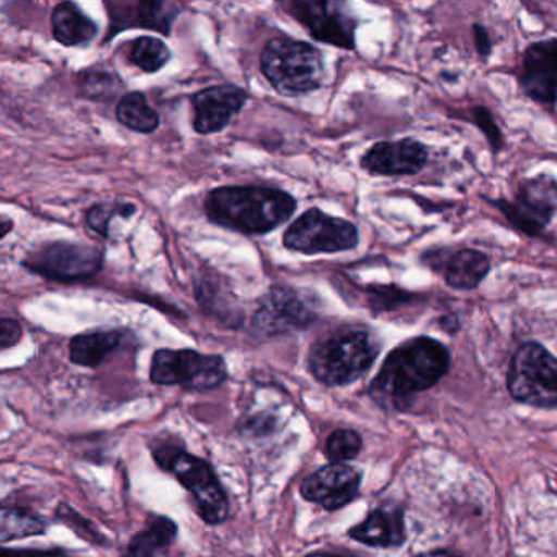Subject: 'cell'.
Wrapping results in <instances>:
<instances>
[{"instance_id": "6da1fadb", "label": "cell", "mask_w": 557, "mask_h": 557, "mask_svg": "<svg viewBox=\"0 0 557 557\" xmlns=\"http://www.w3.org/2000/svg\"><path fill=\"white\" fill-rule=\"evenodd\" d=\"M451 357L442 342L416 337L394 348L370 386V396L384 409H406L407 400L435 386L448 373Z\"/></svg>"}, {"instance_id": "7a4b0ae2", "label": "cell", "mask_w": 557, "mask_h": 557, "mask_svg": "<svg viewBox=\"0 0 557 557\" xmlns=\"http://www.w3.org/2000/svg\"><path fill=\"white\" fill-rule=\"evenodd\" d=\"M295 198L285 190L259 185L214 188L205 200V213L216 226L246 236H263L293 216Z\"/></svg>"}, {"instance_id": "3957f363", "label": "cell", "mask_w": 557, "mask_h": 557, "mask_svg": "<svg viewBox=\"0 0 557 557\" xmlns=\"http://www.w3.org/2000/svg\"><path fill=\"white\" fill-rule=\"evenodd\" d=\"M380 351V341L370 329L342 325L312 345L309 370L325 386H347L373 367Z\"/></svg>"}, {"instance_id": "277c9868", "label": "cell", "mask_w": 557, "mask_h": 557, "mask_svg": "<svg viewBox=\"0 0 557 557\" xmlns=\"http://www.w3.org/2000/svg\"><path fill=\"white\" fill-rule=\"evenodd\" d=\"M260 71L280 96H306L324 83V58L314 45L272 38L260 54Z\"/></svg>"}, {"instance_id": "5b68a950", "label": "cell", "mask_w": 557, "mask_h": 557, "mask_svg": "<svg viewBox=\"0 0 557 557\" xmlns=\"http://www.w3.org/2000/svg\"><path fill=\"white\" fill-rule=\"evenodd\" d=\"M156 462L190 491L197 510L208 524H221L230 515V500L214 469L181 446L162 445L152 451Z\"/></svg>"}, {"instance_id": "8992f818", "label": "cell", "mask_w": 557, "mask_h": 557, "mask_svg": "<svg viewBox=\"0 0 557 557\" xmlns=\"http://www.w3.org/2000/svg\"><path fill=\"white\" fill-rule=\"evenodd\" d=\"M507 387L518 403L557 409V358L537 342L520 345L508 367Z\"/></svg>"}, {"instance_id": "52a82bcc", "label": "cell", "mask_w": 557, "mask_h": 557, "mask_svg": "<svg viewBox=\"0 0 557 557\" xmlns=\"http://www.w3.org/2000/svg\"><path fill=\"white\" fill-rule=\"evenodd\" d=\"M106 256L89 244L50 240L27 253L22 265L50 282L79 283L99 275Z\"/></svg>"}, {"instance_id": "ba28073f", "label": "cell", "mask_w": 557, "mask_h": 557, "mask_svg": "<svg viewBox=\"0 0 557 557\" xmlns=\"http://www.w3.org/2000/svg\"><path fill=\"white\" fill-rule=\"evenodd\" d=\"M149 376L159 386H182L187 391L203 393L216 389L226 381L227 367L220 355L161 348L152 355Z\"/></svg>"}, {"instance_id": "9c48e42d", "label": "cell", "mask_w": 557, "mask_h": 557, "mask_svg": "<svg viewBox=\"0 0 557 557\" xmlns=\"http://www.w3.org/2000/svg\"><path fill=\"white\" fill-rule=\"evenodd\" d=\"M360 243L358 227L344 218L331 216L319 208L306 210L285 231L283 246L305 256L347 252Z\"/></svg>"}, {"instance_id": "30bf717a", "label": "cell", "mask_w": 557, "mask_h": 557, "mask_svg": "<svg viewBox=\"0 0 557 557\" xmlns=\"http://www.w3.org/2000/svg\"><path fill=\"white\" fill-rule=\"evenodd\" d=\"M491 205L524 236H541L557 214V181L547 174L536 175L518 187L513 200L500 198Z\"/></svg>"}, {"instance_id": "8fae6325", "label": "cell", "mask_w": 557, "mask_h": 557, "mask_svg": "<svg viewBox=\"0 0 557 557\" xmlns=\"http://www.w3.org/2000/svg\"><path fill=\"white\" fill-rule=\"evenodd\" d=\"M318 319L312 301L301 292L286 286L270 289L252 318L257 334L262 337H278L292 332L305 331Z\"/></svg>"}, {"instance_id": "7c38bea8", "label": "cell", "mask_w": 557, "mask_h": 557, "mask_svg": "<svg viewBox=\"0 0 557 557\" xmlns=\"http://www.w3.org/2000/svg\"><path fill=\"white\" fill-rule=\"evenodd\" d=\"M286 12L298 21L314 40L342 50H355L357 21L341 2H289Z\"/></svg>"}, {"instance_id": "4fadbf2b", "label": "cell", "mask_w": 557, "mask_h": 557, "mask_svg": "<svg viewBox=\"0 0 557 557\" xmlns=\"http://www.w3.org/2000/svg\"><path fill=\"white\" fill-rule=\"evenodd\" d=\"M429 162V149L417 139H399V141H381L371 146L360 165L363 171L381 177H404L416 175Z\"/></svg>"}, {"instance_id": "5bb4252c", "label": "cell", "mask_w": 557, "mask_h": 557, "mask_svg": "<svg viewBox=\"0 0 557 557\" xmlns=\"http://www.w3.org/2000/svg\"><path fill=\"white\" fill-rule=\"evenodd\" d=\"M360 485L361 474L357 469L332 462L308 475L299 491L306 500L322 505L327 510H338L357 497Z\"/></svg>"}, {"instance_id": "9a60e30c", "label": "cell", "mask_w": 557, "mask_h": 557, "mask_svg": "<svg viewBox=\"0 0 557 557\" xmlns=\"http://www.w3.org/2000/svg\"><path fill=\"white\" fill-rule=\"evenodd\" d=\"M249 96L237 86H213L191 97L194 129L198 135L223 132L244 109Z\"/></svg>"}, {"instance_id": "2e32d148", "label": "cell", "mask_w": 557, "mask_h": 557, "mask_svg": "<svg viewBox=\"0 0 557 557\" xmlns=\"http://www.w3.org/2000/svg\"><path fill=\"white\" fill-rule=\"evenodd\" d=\"M520 87L524 96L544 106L557 100V38L536 41L524 51Z\"/></svg>"}, {"instance_id": "e0dca14e", "label": "cell", "mask_w": 557, "mask_h": 557, "mask_svg": "<svg viewBox=\"0 0 557 557\" xmlns=\"http://www.w3.org/2000/svg\"><path fill=\"white\" fill-rule=\"evenodd\" d=\"M112 35L126 28H146L171 35L172 25L181 15V8L174 2H107Z\"/></svg>"}, {"instance_id": "ac0fdd59", "label": "cell", "mask_w": 557, "mask_h": 557, "mask_svg": "<svg viewBox=\"0 0 557 557\" xmlns=\"http://www.w3.org/2000/svg\"><path fill=\"white\" fill-rule=\"evenodd\" d=\"M350 537L374 547L400 546L406 540L404 513L400 508H377L368 515L363 523L348 531Z\"/></svg>"}, {"instance_id": "d6986e66", "label": "cell", "mask_w": 557, "mask_h": 557, "mask_svg": "<svg viewBox=\"0 0 557 557\" xmlns=\"http://www.w3.org/2000/svg\"><path fill=\"white\" fill-rule=\"evenodd\" d=\"M51 32L63 47H86L99 35V27L74 2H61L51 14Z\"/></svg>"}, {"instance_id": "ffe728a7", "label": "cell", "mask_w": 557, "mask_h": 557, "mask_svg": "<svg viewBox=\"0 0 557 557\" xmlns=\"http://www.w3.org/2000/svg\"><path fill=\"white\" fill-rule=\"evenodd\" d=\"M491 272V260L481 250L461 249L453 253L445 270V282L449 288L471 292L478 288Z\"/></svg>"}, {"instance_id": "44dd1931", "label": "cell", "mask_w": 557, "mask_h": 557, "mask_svg": "<svg viewBox=\"0 0 557 557\" xmlns=\"http://www.w3.org/2000/svg\"><path fill=\"white\" fill-rule=\"evenodd\" d=\"M123 335L116 331H94L76 335L70 344V358L79 367L96 368L122 344Z\"/></svg>"}, {"instance_id": "7402d4cb", "label": "cell", "mask_w": 557, "mask_h": 557, "mask_svg": "<svg viewBox=\"0 0 557 557\" xmlns=\"http://www.w3.org/2000/svg\"><path fill=\"white\" fill-rule=\"evenodd\" d=\"M177 533V524L171 518H156L146 530L133 537L125 557H169Z\"/></svg>"}, {"instance_id": "603a6c76", "label": "cell", "mask_w": 557, "mask_h": 557, "mask_svg": "<svg viewBox=\"0 0 557 557\" xmlns=\"http://www.w3.org/2000/svg\"><path fill=\"white\" fill-rule=\"evenodd\" d=\"M116 120L132 132L151 135L161 125L159 113L149 106L143 92H129L122 97L115 109Z\"/></svg>"}, {"instance_id": "cb8c5ba5", "label": "cell", "mask_w": 557, "mask_h": 557, "mask_svg": "<svg viewBox=\"0 0 557 557\" xmlns=\"http://www.w3.org/2000/svg\"><path fill=\"white\" fill-rule=\"evenodd\" d=\"M172 53L168 45L158 38H136L129 48V61L145 73H158L171 60Z\"/></svg>"}, {"instance_id": "d4e9b609", "label": "cell", "mask_w": 557, "mask_h": 557, "mask_svg": "<svg viewBox=\"0 0 557 557\" xmlns=\"http://www.w3.org/2000/svg\"><path fill=\"white\" fill-rule=\"evenodd\" d=\"M47 523L37 515L22 508L4 507L2 510V523H0V540L8 543L9 540L34 536L45 533Z\"/></svg>"}, {"instance_id": "484cf974", "label": "cell", "mask_w": 557, "mask_h": 557, "mask_svg": "<svg viewBox=\"0 0 557 557\" xmlns=\"http://www.w3.org/2000/svg\"><path fill=\"white\" fill-rule=\"evenodd\" d=\"M136 213V207L126 201H107V203H97L89 208L86 214L87 226L96 231L100 236H110V224L113 218H123L128 220Z\"/></svg>"}, {"instance_id": "4316f807", "label": "cell", "mask_w": 557, "mask_h": 557, "mask_svg": "<svg viewBox=\"0 0 557 557\" xmlns=\"http://www.w3.org/2000/svg\"><path fill=\"white\" fill-rule=\"evenodd\" d=\"M364 293H367L368 306L376 314L396 311V309L403 308V306L412 305L413 299L417 298V295H413V293L406 292V289L396 285L368 286Z\"/></svg>"}, {"instance_id": "83f0119b", "label": "cell", "mask_w": 557, "mask_h": 557, "mask_svg": "<svg viewBox=\"0 0 557 557\" xmlns=\"http://www.w3.org/2000/svg\"><path fill=\"white\" fill-rule=\"evenodd\" d=\"M120 77L106 70H86L79 74L81 96L89 100H107L119 89Z\"/></svg>"}, {"instance_id": "f1b7e54d", "label": "cell", "mask_w": 557, "mask_h": 557, "mask_svg": "<svg viewBox=\"0 0 557 557\" xmlns=\"http://www.w3.org/2000/svg\"><path fill=\"white\" fill-rule=\"evenodd\" d=\"M363 448V440L355 430L338 429L325 443V455L332 462H345L357 458Z\"/></svg>"}, {"instance_id": "f546056e", "label": "cell", "mask_w": 557, "mask_h": 557, "mask_svg": "<svg viewBox=\"0 0 557 557\" xmlns=\"http://www.w3.org/2000/svg\"><path fill=\"white\" fill-rule=\"evenodd\" d=\"M472 119H474V123L479 126V129L484 133L492 151L497 154V152L504 148V136H502L500 129H498L492 113L488 112L485 107H474V109H472Z\"/></svg>"}, {"instance_id": "4dcf8cb0", "label": "cell", "mask_w": 557, "mask_h": 557, "mask_svg": "<svg viewBox=\"0 0 557 557\" xmlns=\"http://www.w3.org/2000/svg\"><path fill=\"white\" fill-rule=\"evenodd\" d=\"M22 332L21 324L14 319L4 318L0 321V347L2 350H8V348L14 347L21 342Z\"/></svg>"}, {"instance_id": "1f68e13d", "label": "cell", "mask_w": 557, "mask_h": 557, "mask_svg": "<svg viewBox=\"0 0 557 557\" xmlns=\"http://www.w3.org/2000/svg\"><path fill=\"white\" fill-rule=\"evenodd\" d=\"M453 253L448 249H430L420 257L423 265L429 267L433 272H442L446 270L449 260H451Z\"/></svg>"}, {"instance_id": "d6a6232c", "label": "cell", "mask_w": 557, "mask_h": 557, "mask_svg": "<svg viewBox=\"0 0 557 557\" xmlns=\"http://www.w3.org/2000/svg\"><path fill=\"white\" fill-rule=\"evenodd\" d=\"M472 34H474L475 50H478L479 57L484 58V60L491 57L492 41L488 32L482 25L475 24L472 27Z\"/></svg>"}, {"instance_id": "836d02e7", "label": "cell", "mask_w": 557, "mask_h": 557, "mask_svg": "<svg viewBox=\"0 0 557 557\" xmlns=\"http://www.w3.org/2000/svg\"><path fill=\"white\" fill-rule=\"evenodd\" d=\"M2 557H71L63 550L4 549Z\"/></svg>"}, {"instance_id": "e575fe53", "label": "cell", "mask_w": 557, "mask_h": 557, "mask_svg": "<svg viewBox=\"0 0 557 557\" xmlns=\"http://www.w3.org/2000/svg\"><path fill=\"white\" fill-rule=\"evenodd\" d=\"M440 324H442V327L445 329L446 332H449V334H453V332L459 329V321L456 314L445 315V318L440 319Z\"/></svg>"}, {"instance_id": "d590c367", "label": "cell", "mask_w": 557, "mask_h": 557, "mask_svg": "<svg viewBox=\"0 0 557 557\" xmlns=\"http://www.w3.org/2000/svg\"><path fill=\"white\" fill-rule=\"evenodd\" d=\"M0 226H2V230H0V237L5 239V237H8L9 231L14 227V223H12V220H9L8 216H2V223H0Z\"/></svg>"}, {"instance_id": "8d00e7d4", "label": "cell", "mask_w": 557, "mask_h": 557, "mask_svg": "<svg viewBox=\"0 0 557 557\" xmlns=\"http://www.w3.org/2000/svg\"><path fill=\"white\" fill-rule=\"evenodd\" d=\"M306 557H347V556H341V554H331V553H312Z\"/></svg>"}, {"instance_id": "74e56055", "label": "cell", "mask_w": 557, "mask_h": 557, "mask_svg": "<svg viewBox=\"0 0 557 557\" xmlns=\"http://www.w3.org/2000/svg\"><path fill=\"white\" fill-rule=\"evenodd\" d=\"M432 557H459L456 554L449 553V550H438V553L433 554Z\"/></svg>"}]
</instances>
